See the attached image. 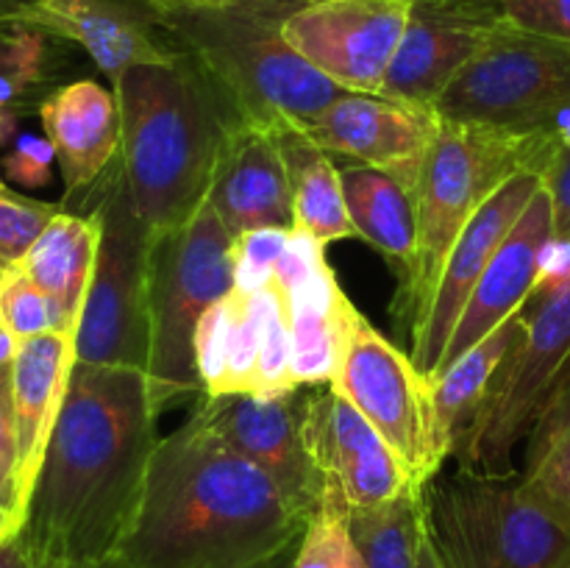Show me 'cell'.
<instances>
[{
    "label": "cell",
    "mask_w": 570,
    "mask_h": 568,
    "mask_svg": "<svg viewBox=\"0 0 570 568\" xmlns=\"http://www.w3.org/2000/svg\"><path fill=\"white\" fill-rule=\"evenodd\" d=\"M145 371L76 362L17 538L33 568H95L120 546L159 434Z\"/></svg>",
    "instance_id": "cell-1"
},
{
    "label": "cell",
    "mask_w": 570,
    "mask_h": 568,
    "mask_svg": "<svg viewBox=\"0 0 570 568\" xmlns=\"http://www.w3.org/2000/svg\"><path fill=\"white\" fill-rule=\"evenodd\" d=\"M312 516L195 415L159 438L120 546L95 568H265Z\"/></svg>",
    "instance_id": "cell-2"
},
{
    "label": "cell",
    "mask_w": 570,
    "mask_h": 568,
    "mask_svg": "<svg viewBox=\"0 0 570 568\" xmlns=\"http://www.w3.org/2000/svg\"><path fill=\"white\" fill-rule=\"evenodd\" d=\"M120 104V165L150 237L181 228L206 204L217 156L237 117L204 67L178 50L111 84Z\"/></svg>",
    "instance_id": "cell-3"
},
{
    "label": "cell",
    "mask_w": 570,
    "mask_h": 568,
    "mask_svg": "<svg viewBox=\"0 0 570 568\" xmlns=\"http://www.w3.org/2000/svg\"><path fill=\"white\" fill-rule=\"evenodd\" d=\"M304 0L150 3L173 48L193 56L237 120L278 131L309 128L340 92L284 37Z\"/></svg>",
    "instance_id": "cell-4"
},
{
    "label": "cell",
    "mask_w": 570,
    "mask_h": 568,
    "mask_svg": "<svg viewBox=\"0 0 570 568\" xmlns=\"http://www.w3.org/2000/svg\"><path fill=\"white\" fill-rule=\"evenodd\" d=\"M551 154L554 148L538 131L512 134L443 117L415 182V265L401 278L395 298V310L410 334L421 323L440 271L468 221L515 173L534 170L543 176Z\"/></svg>",
    "instance_id": "cell-5"
},
{
    "label": "cell",
    "mask_w": 570,
    "mask_h": 568,
    "mask_svg": "<svg viewBox=\"0 0 570 568\" xmlns=\"http://www.w3.org/2000/svg\"><path fill=\"white\" fill-rule=\"evenodd\" d=\"M423 529L445 568H568L570 523L521 477L473 466L438 471L421 490Z\"/></svg>",
    "instance_id": "cell-6"
},
{
    "label": "cell",
    "mask_w": 570,
    "mask_h": 568,
    "mask_svg": "<svg viewBox=\"0 0 570 568\" xmlns=\"http://www.w3.org/2000/svg\"><path fill=\"white\" fill-rule=\"evenodd\" d=\"M237 287L234 237L206 200L189 223L150 248L148 379L156 412L206 399L195 360V334L212 304Z\"/></svg>",
    "instance_id": "cell-7"
},
{
    "label": "cell",
    "mask_w": 570,
    "mask_h": 568,
    "mask_svg": "<svg viewBox=\"0 0 570 568\" xmlns=\"http://www.w3.org/2000/svg\"><path fill=\"white\" fill-rule=\"evenodd\" d=\"M527 332L501 365L482 412L456 445L460 466L515 477L512 454L538 427L570 371V271L540 278L523 310Z\"/></svg>",
    "instance_id": "cell-8"
},
{
    "label": "cell",
    "mask_w": 570,
    "mask_h": 568,
    "mask_svg": "<svg viewBox=\"0 0 570 568\" xmlns=\"http://www.w3.org/2000/svg\"><path fill=\"white\" fill-rule=\"evenodd\" d=\"M95 215L100 245L92 282L76 329V362L100 368H148L150 248L154 237L139 221L120 159L98 184Z\"/></svg>",
    "instance_id": "cell-9"
},
{
    "label": "cell",
    "mask_w": 570,
    "mask_h": 568,
    "mask_svg": "<svg viewBox=\"0 0 570 568\" xmlns=\"http://www.w3.org/2000/svg\"><path fill=\"white\" fill-rule=\"evenodd\" d=\"M434 109L454 123L546 131L570 109V42L504 20Z\"/></svg>",
    "instance_id": "cell-10"
},
{
    "label": "cell",
    "mask_w": 570,
    "mask_h": 568,
    "mask_svg": "<svg viewBox=\"0 0 570 568\" xmlns=\"http://www.w3.org/2000/svg\"><path fill=\"white\" fill-rule=\"evenodd\" d=\"M328 384L373 423L421 488L443 471L449 457L440 449L434 427L432 379L423 376L412 356L376 332L362 312L354 317L343 360Z\"/></svg>",
    "instance_id": "cell-11"
},
{
    "label": "cell",
    "mask_w": 570,
    "mask_h": 568,
    "mask_svg": "<svg viewBox=\"0 0 570 568\" xmlns=\"http://www.w3.org/2000/svg\"><path fill=\"white\" fill-rule=\"evenodd\" d=\"M412 0H304L284 37L317 72L348 92H382Z\"/></svg>",
    "instance_id": "cell-12"
},
{
    "label": "cell",
    "mask_w": 570,
    "mask_h": 568,
    "mask_svg": "<svg viewBox=\"0 0 570 568\" xmlns=\"http://www.w3.org/2000/svg\"><path fill=\"white\" fill-rule=\"evenodd\" d=\"M193 415L282 488L306 516L317 510L323 477L306 445V390L282 395H217L200 399Z\"/></svg>",
    "instance_id": "cell-13"
},
{
    "label": "cell",
    "mask_w": 570,
    "mask_h": 568,
    "mask_svg": "<svg viewBox=\"0 0 570 568\" xmlns=\"http://www.w3.org/2000/svg\"><path fill=\"white\" fill-rule=\"evenodd\" d=\"M304 429L317 473L340 488L351 510H373L423 490L387 440L332 384L306 390Z\"/></svg>",
    "instance_id": "cell-14"
},
{
    "label": "cell",
    "mask_w": 570,
    "mask_h": 568,
    "mask_svg": "<svg viewBox=\"0 0 570 568\" xmlns=\"http://www.w3.org/2000/svg\"><path fill=\"white\" fill-rule=\"evenodd\" d=\"M504 20L501 0H412L382 95L434 106Z\"/></svg>",
    "instance_id": "cell-15"
},
{
    "label": "cell",
    "mask_w": 570,
    "mask_h": 568,
    "mask_svg": "<svg viewBox=\"0 0 570 568\" xmlns=\"http://www.w3.org/2000/svg\"><path fill=\"white\" fill-rule=\"evenodd\" d=\"M543 187V176L534 170H521L501 184L493 195L482 204V209L468 221L462 234L456 237L443 271H440L438 287L432 301L423 312L421 323L412 329V362L423 376L434 379L443 362L449 340L454 334L456 321L471 298L473 287L479 284L482 273L488 271L490 259L512 232L534 195Z\"/></svg>",
    "instance_id": "cell-16"
},
{
    "label": "cell",
    "mask_w": 570,
    "mask_h": 568,
    "mask_svg": "<svg viewBox=\"0 0 570 568\" xmlns=\"http://www.w3.org/2000/svg\"><path fill=\"white\" fill-rule=\"evenodd\" d=\"M440 123L443 117L434 106L345 89L304 131L332 156L390 173L415 193L417 173L438 137Z\"/></svg>",
    "instance_id": "cell-17"
},
{
    "label": "cell",
    "mask_w": 570,
    "mask_h": 568,
    "mask_svg": "<svg viewBox=\"0 0 570 568\" xmlns=\"http://www.w3.org/2000/svg\"><path fill=\"white\" fill-rule=\"evenodd\" d=\"M273 278L287 295L295 382L301 388L328 384L337 373L360 310L328 267L326 245L293 228Z\"/></svg>",
    "instance_id": "cell-18"
},
{
    "label": "cell",
    "mask_w": 570,
    "mask_h": 568,
    "mask_svg": "<svg viewBox=\"0 0 570 568\" xmlns=\"http://www.w3.org/2000/svg\"><path fill=\"white\" fill-rule=\"evenodd\" d=\"M551 245H554V215H551L549 193L540 187V193L534 195L521 221L507 234L504 243L490 259L488 271L473 287L438 373H443L451 362L468 354L473 345L482 343L495 329L504 326L518 312L527 310V304L540 287Z\"/></svg>",
    "instance_id": "cell-19"
},
{
    "label": "cell",
    "mask_w": 570,
    "mask_h": 568,
    "mask_svg": "<svg viewBox=\"0 0 570 568\" xmlns=\"http://www.w3.org/2000/svg\"><path fill=\"white\" fill-rule=\"evenodd\" d=\"M26 26L76 42L111 84L131 67L178 53L148 0H37Z\"/></svg>",
    "instance_id": "cell-20"
},
{
    "label": "cell",
    "mask_w": 570,
    "mask_h": 568,
    "mask_svg": "<svg viewBox=\"0 0 570 568\" xmlns=\"http://www.w3.org/2000/svg\"><path fill=\"white\" fill-rule=\"evenodd\" d=\"M206 200L234 239L267 228H293V187L276 134L234 120Z\"/></svg>",
    "instance_id": "cell-21"
},
{
    "label": "cell",
    "mask_w": 570,
    "mask_h": 568,
    "mask_svg": "<svg viewBox=\"0 0 570 568\" xmlns=\"http://www.w3.org/2000/svg\"><path fill=\"white\" fill-rule=\"evenodd\" d=\"M39 123L65 182L67 198L89 193L120 159L122 123L115 89L78 78L39 104Z\"/></svg>",
    "instance_id": "cell-22"
},
{
    "label": "cell",
    "mask_w": 570,
    "mask_h": 568,
    "mask_svg": "<svg viewBox=\"0 0 570 568\" xmlns=\"http://www.w3.org/2000/svg\"><path fill=\"white\" fill-rule=\"evenodd\" d=\"M76 368V334L45 332L20 340L11 376V418L20 457V496L26 512L45 449L50 443Z\"/></svg>",
    "instance_id": "cell-23"
},
{
    "label": "cell",
    "mask_w": 570,
    "mask_h": 568,
    "mask_svg": "<svg viewBox=\"0 0 570 568\" xmlns=\"http://www.w3.org/2000/svg\"><path fill=\"white\" fill-rule=\"evenodd\" d=\"M195 360L206 399L256 395L259 321L250 290L234 287L209 306L195 334Z\"/></svg>",
    "instance_id": "cell-24"
},
{
    "label": "cell",
    "mask_w": 570,
    "mask_h": 568,
    "mask_svg": "<svg viewBox=\"0 0 570 568\" xmlns=\"http://www.w3.org/2000/svg\"><path fill=\"white\" fill-rule=\"evenodd\" d=\"M98 245L100 217L95 212L76 215V212L59 209V215L48 223V228L39 234L37 243L17 265L39 290H45L56 301L72 334L81 321L95 259H98Z\"/></svg>",
    "instance_id": "cell-25"
},
{
    "label": "cell",
    "mask_w": 570,
    "mask_h": 568,
    "mask_svg": "<svg viewBox=\"0 0 570 568\" xmlns=\"http://www.w3.org/2000/svg\"><path fill=\"white\" fill-rule=\"evenodd\" d=\"M340 178L356 237L395 262L404 278L417 254V212L412 187L390 173L362 165H343Z\"/></svg>",
    "instance_id": "cell-26"
},
{
    "label": "cell",
    "mask_w": 570,
    "mask_h": 568,
    "mask_svg": "<svg viewBox=\"0 0 570 568\" xmlns=\"http://www.w3.org/2000/svg\"><path fill=\"white\" fill-rule=\"evenodd\" d=\"M523 332H527V315L518 312L504 326L488 334L482 343L473 345L468 354H462L460 360L451 362L443 373L432 379L434 427H438L440 449L445 457H454L460 440L473 427L501 365Z\"/></svg>",
    "instance_id": "cell-27"
},
{
    "label": "cell",
    "mask_w": 570,
    "mask_h": 568,
    "mask_svg": "<svg viewBox=\"0 0 570 568\" xmlns=\"http://www.w3.org/2000/svg\"><path fill=\"white\" fill-rule=\"evenodd\" d=\"M273 134L293 187L295 232L309 234L326 248L340 239L356 237L345 209L343 178L334 156L321 148L304 128H278Z\"/></svg>",
    "instance_id": "cell-28"
},
{
    "label": "cell",
    "mask_w": 570,
    "mask_h": 568,
    "mask_svg": "<svg viewBox=\"0 0 570 568\" xmlns=\"http://www.w3.org/2000/svg\"><path fill=\"white\" fill-rule=\"evenodd\" d=\"M521 484L570 523V371L532 429Z\"/></svg>",
    "instance_id": "cell-29"
},
{
    "label": "cell",
    "mask_w": 570,
    "mask_h": 568,
    "mask_svg": "<svg viewBox=\"0 0 570 568\" xmlns=\"http://www.w3.org/2000/svg\"><path fill=\"white\" fill-rule=\"evenodd\" d=\"M351 535L365 568H417L423 540L421 493L373 510H351Z\"/></svg>",
    "instance_id": "cell-30"
},
{
    "label": "cell",
    "mask_w": 570,
    "mask_h": 568,
    "mask_svg": "<svg viewBox=\"0 0 570 568\" xmlns=\"http://www.w3.org/2000/svg\"><path fill=\"white\" fill-rule=\"evenodd\" d=\"M293 568H365L351 535V505L332 482H323L321 505L295 546Z\"/></svg>",
    "instance_id": "cell-31"
},
{
    "label": "cell",
    "mask_w": 570,
    "mask_h": 568,
    "mask_svg": "<svg viewBox=\"0 0 570 568\" xmlns=\"http://www.w3.org/2000/svg\"><path fill=\"white\" fill-rule=\"evenodd\" d=\"M48 33L20 22H0V106H14L45 78Z\"/></svg>",
    "instance_id": "cell-32"
},
{
    "label": "cell",
    "mask_w": 570,
    "mask_h": 568,
    "mask_svg": "<svg viewBox=\"0 0 570 568\" xmlns=\"http://www.w3.org/2000/svg\"><path fill=\"white\" fill-rule=\"evenodd\" d=\"M0 315H3V326L17 340L37 337L45 332H70L56 301L45 290H39L20 267H11L3 273Z\"/></svg>",
    "instance_id": "cell-33"
},
{
    "label": "cell",
    "mask_w": 570,
    "mask_h": 568,
    "mask_svg": "<svg viewBox=\"0 0 570 568\" xmlns=\"http://www.w3.org/2000/svg\"><path fill=\"white\" fill-rule=\"evenodd\" d=\"M59 209V204H45L17 193L0 195V271L20 265Z\"/></svg>",
    "instance_id": "cell-34"
},
{
    "label": "cell",
    "mask_w": 570,
    "mask_h": 568,
    "mask_svg": "<svg viewBox=\"0 0 570 568\" xmlns=\"http://www.w3.org/2000/svg\"><path fill=\"white\" fill-rule=\"evenodd\" d=\"M293 228H267L234 239V271L239 290H262L276 276V265L284 256Z\"/></svg>",
    "instance_id": "cell-35"
},
{
    "label": "cell",
    "mask_w": 570,
    "mask_h": 568,
    "mask_svg": "<svg viewBox=\"0 0 570 568\" xmlns=\"http://www.w3.org/2000/svg\"><path fill=\"white\" fill-rule=\"evenodd\" d=\"M512 26L570 42V0H501Z\"/></svg>",
    "instance_id": "cell-36"
},
{
    "label": "cell",
    "mask_w": 570,
    "mask_h": 568,
    "mask_svg": "<svg viewBox=\"0 0 570 568\" xmlns=\"http://www.w3.org/2000/svg\"><path fill=\"white\" fill-rule=\"evenodd\" d=\"M0 507L9 512L20 529L22 496H20V457H17L14 418H11V399L0 395Z\"/></svg>",
    "instance_id": "cell-37"
},
{
    "label": "cell",
    "mask_w": 570,
    "mask_h": 568,
    "mask_svg": "<svg viewBox=\"0 0 570 568\" xmlns=\"http://www.w3.org/2000/svg\"><path fill=\"white\" fill-rule=\"evenodd\" d=\"M56 154L50 148L48 139L31 137L22 134L17 137L14 148L3 159L0 170L11 178V182L22 184V187H45L50 182V167H53Z\"/></svg>",
    "instance_id": "cell-38"
},
{
    "label": "cell",
    "mask_w": 570,
    "mask_h": 568,
    "mask_svg": "<svg viewBox=\"0 0 570 568\" xmlns=\"http://www.w3.org/2000/svg\"><path fill=\"white\" fill-rule=\"evenodd\" d=\"M543 189L551 198L554 243L570 245V145L557 148L543 170Z\"/></svg>",
    "instance_id": "cell-39"
},
{
    "label": "cell",
    "mask_w": 570,
    "mask_h": 568,
    "mask_svg": "<svg viewBox=\"0 0 570 568\" xmlns=\"http://www.w3.org/2000/svg\"><path fill=\"white\" fill-rule=\"evenodd\" d=\"M17 345L20 340L0 326V395L11 399V376H14V360H17Z\"/></svg>",
    "instance_id": "cell-40"
},
{
    "label": "cell",
    "mask_w": 570,
    "mask_h": 568,
    "mask_svg": "<svg viewBox=\"0 0 570 568\" xmlns=\"http://www.w3.org/2000/svg\"><path fill=\"white\" fill-rule=\"evenodd\" d=\"M0 568H33L31 557H28L26 546L17 538V532L0 543Z\"/></svg>",
    "instance_id": "cell-41"
},
{
    "label": "cell",
    "mask_w": 570,
    "mask_h": 568,
    "mask_svg": "<svg viewBox=\"0 0 570 568\" xmlns=\"http://www.w3.org/2000/svg\"><path fill=\"white\" fill-rule=\"evenodd\" d=\"M14 134H17V109L14 106H0V148L9 145V139L14 137ZM9 193H14V189L6 184L3 170H0V195H9Z\"/></svg>",
    "instance_id": "cell-42"
},
{
    "label": "cell",
    "mask_w": 570,
    "mask_h": 568,
    "mask_svg": "<svg viewBox=\"0 0 570 568\" xmlns=\"http://www.w3.org/2000/svg\"><path fill=\"white\" fill-rule=\"evenodd\" d=\"M33 6H37V0H0V22H20V26H26Z\"/></svg>",
    "instance_id": "cell-43"
},
{
    "label": "cell",
    "mask_w": 570,
    "mask_h": 568,
    "mask_svg": "<svg viewBox=\"0 0 570 568\" xmlns=\"http://www.w3.org/2000/svg\"><path fill=\"white\" fill-rule=\"evenodd\" d=\"M417 568H445L443 560H440V557H438V551H434L432 540H429L426 529H423L421 551H417Z\"/></svg>",
    "instance_id": "cell-44"
},
{
    "label": "cell",
    "mask_w": 570,
    "mask_h": 568,
    "mask_svg": "<svg viewBox=\"0 0 570 568\" xmlns=\"http://www.w3.org/2000/svg\"><path fill=\"white\" fill-rule=\"evenodd\" d=\"M14 532H17V521L3 510V507H0V543H3V540Z\"/></svg>",
    "instance_id": "cell-45"
},
{
    "label": "cell",
    "mask_w": 570,
    "mask_h": 568,
    "mask_svg": "<svg viewBox=\"0 0 570 568\" xmlns=\"http://www.w3.org/2000/svg\"><path fill=\"white\" fill-rule=\"evenodd\" d=\"M295 546H298V543H295ZM295 546H293V549H289V551H284V555H278V557H276V560H273V562H267V566H265V568H293Z\"/></svg>",
    "instance_id": "cell-46"
},
{
    "label": "cell",
    "mask_w": 570,
    "mask_h": 568,
    "mask_svg": "<svg viewBox=\"0 0 570 568\" xmlns=\"http://www.w3.org/2000/svg\"><path fill=\"white\" fill-rule=\"evenodd\" d=\"M148 3H226V0H148Z\"/></svg>",
    "instance_id": "cell-47"
},
{
    "label": "cell",
    "mask_w": 570,
    "mask_h": 568,
    "mask_svg": "<svg viewBox=\"0 0 570 568\" xmlns=\"http://www.w3.org/2000/svg\"><path fill=\"white\" fill-rule=\"evenodd\" d=\"M3 273L6 271H0V282H3ZM0 326H3V315H0Z\"/></svg>",
    "instance_id": "cell-48"
},
{
    "label": "cell",
    "mask_w": 570,
    "mask_h": 568,
    "mask_svg": "<svg viewBox=\"0 0 570 568\" xmlns=\"http://www.w3.org/2000/svg\"><path fill=\"white\" fill-rule=\"evenodd\" d=\"M568 568H570V566H568Z\"/></svg>",
    "instance_id": "cell-49"
}]
</instances>
